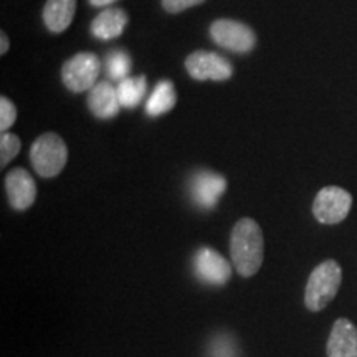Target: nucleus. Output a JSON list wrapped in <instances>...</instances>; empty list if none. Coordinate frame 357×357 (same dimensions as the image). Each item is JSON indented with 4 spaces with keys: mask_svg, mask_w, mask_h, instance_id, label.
<instances>
[{
    "mask_svg": "<svg viewBox=\"0 0 357 357\" xmlns=\"http://www.w3.org/2000/svg\"><path fill=\"white\" fill-rule=\"evenodd\" d=\"M230 255L240 276L252 278L258 273L263 263V234L255 220L242 218L235 223L230 235Z\"/></svg>",
    "mask_w": 357,
    "mask_h": 357,
    "instance_id": "obj_1",
    "label": "nucleus"
},
{
    "mask_svg": "<svg viewBox=\"0 0 357 357\" xmlns=\"http://www.w3.org/2000/svg\"><path fill=\"white\" fill-rule=\"evenodd\" d=\"M341 266L334 260L323 261L321 265L316 266L306 284L305 303L307 310H324L337 294V289L341 287Z\"/></svg>",
    "mask_w": 357,
    "mask_h": 357,
    "instance_id": "obj_2",
    "label": "nucleus"
},
{
    "mask_svg": "<svg viewBox=\"0 0 357 357\" xmlns=\"http://www.w3.org/2000/svg\"><path fill=\"white\" fill-rule=\"evenodd\" d=\"M68 160L65 141L55 132H45L30 147V162L42 177H55L63 171Z\"/></svg>",
    "mask_w": 357,
    "mask_h": 357,
    "instance_id": "obj_3",
    "label": "nucleus"
},
{
    "mask_svg": "<svg viewBox=\"0 0 357 357\" xmlns=\"http://www.w3.org/2000/svg\"><path fill=\"white\" fill-rule=\"evenodd\" d=\"M100 58L91 52H79L65 61L61 68V82L70 91H89L98 83L100 77Z\"/></svg>",
    "mask_w": 357,
    "mask_h": 357,
    "instance_id": "obj_4",
    "label": "nucleus"
},
{
    "mask_svg": "<svg viewBox=\"0 0 357 357\" xmlns=\"http://www.w3.org/2000/svg\"><path fill=\"white\" fill-rule=\"evenodd\" d=\"M211 37L218 47L235 53H248L255 48L257 35L242 22L220 19L211 25Z\"/></svg>",
    "mask_w": 357,
    "mask_h": 357,
    "instance_id": "obj_5",
    "label": "nucleus"
},
{
    "mask_svg": "<svg viewBox=\"0 0 357 357\" xmlns=\"http://www.w3.org/2000/svg\"><path fill=\"white\" fill-rule=\"evenodd\" d=\"M352 207L351 194L341 187L329 185L319 190L312 204V213L316 220L326 225L342 222L347 217Z\"/></svg>",
    "mask_w": 357,
    "mask_h": 357,
    "instance_id": "obj_6",
    "label": "nucleus"
},
{
    "mask_svg": "<svg viewBox=\"0 0 357 357\" xmlns=\"http://www.w3.org/2000/svg\"><path fill=\"white\" fill-rule=\"evenodd\" d=\"M185 70L197 82H205V79L227 82L234 75V66L225 56L204 50H197L187 56Z\"/></svg>",
    "mask_w": 357,
    "mask_h": 357,
    "instance_id": "obj_7",
    "label": "nucleus"
},
{
    "mask_svg": "<svg viewBox=\"0 0 357 357\" xmlns=\"http://www.w3.org/2000/svg\"><path fill=\"white\" fill-rule=\"evenodd\" d=\"M227 189L225 177L212 171H199L190 177V200L202 211H212Z\"/></svg>",
    "mask_w": 357,
    "mask_h": 357,
    "instance_id": "obj_8",
    "label": "nucleus"
},
{
    "mask_svg": "<svg viewBox=\"0 0 357 357\" xmlns=\"http://www.w3.org/2000/svg\"><path fill=\"white\" fill-rule=\"evenodd\" d=\"M194 273L205 284L222 287L231 276L230 263L212 248H199L194 255Z\"/></svg>",
    "mask_w": 357,
    "mask_h": 357,
    "instance_id": "obj_9",
    "label": "nucleus"
},
{
    "mask_svg": "<svg viewBox=\"0 0 357 357\" xmlns=\"http://www.w3.org/2000/svg\"><path fill=\"white\" fill-rule=\"evenodd\" d=\"M6 190L8 204L15 211L24 212L30 208L37 199V184L25 169H12L6 177Z\"/></svg>",
    "mask_w": 357,
    "mask_h": 357,
    "instance_id": "obj_10",
    "label": "nucleus"
},
{
    "mask_svg": "<svg viewBox=\"0 0 357 357\" xmlns=\"http://www.w3.org/2000/svg\"><path fill=\"white\" fill-rule=\"evenodd\" d=\"M88 108L98 119H111L123 106L113 84L109 82H98L88 91Z\"/></svg>",
    "mask_w": 357,
    "mask_h": 357,
    "instance_id": "obj_11",
    "label": "nucleus"
},
{
    "mask_svg": "<svg viewBox=\"0 0 357 357\" xmlns=\"http://www.w3.org/2000/svg\"><path fill=\"white\" fill-rule=\"evenodd\" d=\"M328 357H357V328L349 319L334 323L328 339Z\"/></svg>",
    "mask_w": 357,
    "mask_h": 357,
    "instance_id": "obj_12",
    "label": "nucleus"
},
{
    "mask_svg": "<svg viewBox=\"0 0 357 357\" xmlns=\"http://www.w3.org/2000/svg\"><path fill=\"white\" fill-rule=\"evenodd\" d=\"M128 25V15L121 8H106L91 22V35L100 40L118 38Z\"/></svg>",
    "mask_w": 357,
    "mask_h": 357,
    "instance_id": "obj_13",
    "label": "nucleus"
},
{
    "mask_svg": "<svg viewBox=\"0 0 357 357\" xmlns=\"http://www.w3.org/2000/svg\"><path fill=\"white\" fill-rule=\"evenodd\" d=\"M77 0H47L43 8V22L53 33L68 29L73 22Z\"/></svg>",
    "mask_w": 357,
    "mask_h": 357,
    "instance_id": "obj_14",
    "label": "nucleus"
},
{
    "mask_svg": "<svg viewBox=\"0 0 357 357\" xmlns=\"http://www.w3.org/2000/svg\"><path fill=\"white\" fill-rule=\"evenodd\" d=\"M176 101L177 95L174 83L169 82V79H160L154 86L149 100L146 102V113L153 116V118H158V116H162L167 111H171L174 105H176Z\"/></svg>",
    "mask_w": 357,
    "mask_h": 357,
    "instance_id": "obj_15",
    "label": "nucleus"
},
{
    "mask_svg": "<svg viewBox=\"0 0 357 357\" xmlns=\"http://www.w3.org/2000/svg\"><path fill=\"white\" fill-rule=\"evenodd\" d=\"M116 91H118L119 102H121L123 108L132 109L146 96L147 79L146 77H128L123 82H119Z\"/></svg>",
    "mask_w": 357,
    "mask_h": 357,
    "instance_id": "obj_16",
    "label": "nucleus"
},
{
    "mask_svg": "<svg viewBox=\"0 0 357 357\" xmlns=\"http://www.w3.org/2000/svg\"><path fill=\"white\" fill-rule=\"evenodd\" d=\"M131 71V56L123 50L111 52L106 58V73L114 82H123Z\"/></svg>",
    "mask_w": 357,
    "mask_h": 357,
    "instance_id": "obj_17",
    "label": "nucleus"
},
{
    "mask_svg": "<svg viewBox=\"0 0 357 357\" xmlns=\"http://www.w3.org/2000/svg\"><path fill=\"white\" fill-rule=\"evenodd\" d=\"M208 357H240L230 334H217L208 346Z\"/></svg>",
    "mask_w": 357,
    "mask_h": 357,
    "instance_id": "obj_18",
    "label": "nucleus"
},
{
    "mask_svg": "<svg viewBox=\"0 0 357 357\" xmlns=\"http://www.w3.org/2000/svg\"><path fill=\"white\" fill-rule=\"evenodd\" d=\"M20 147L22 142L15 134L2 132V136H0V164H2V167H6L20 153Z\"/></svg>",
    "mask_w": 357,
    "mask_h": 357,
    "instance_id": "obj_19",
    "label": "nucleus"
},
{
    "mask_svg": "<svg viewBox=\"0 0 357 357\" xmlns=\"http://www.w3.org/2000/svg\"><path fill=\"white\" fill-rule=\"evenodd\" d=\"M17 109L8 98H0V131L7 132V129L15 123Z\"/></svg>",
    "mask_w": 357,
    "mask_h": 357,
    "instance_id": "obj_20",
    "label": "nucleus"
},
{
    "mask_svg": "<svg viewBox=\"0 0 357 357\" xmlns=\"http://www.w3.org/2000/svg\"><path fill=\"white\" fill-rule=\"evenodd\" d=\"M205 0H162V7L171 13L184 12L185 8H190L194 6H200Z\"/></svg>",
    "mask_w": 357,
    "mask_h": 357,
    "instance_id": "obj_21",
    "label": "nucleus"
},
{
    "mask_svg": "<svg viewBox=\"0 0 357 357\" xmlns=\"http://www.w3.org/2000/svg\"><path fill=\"white\" fill-rule=\"evenodd\" d=\"M114 2H118V0H89V3H91L93 7H108L113 6Z\"/></svg>",
    "mask_w": 357,
    "mask_h": 357,
    "instance_id": "obj_22",
    "label": "nucleus"
},
{
    "mask_svg": "<svg viewBox=\"0 0 357 357\" xmlns=\"http://www.w3.org/2000/svg\"><path fill=\"white\" fill-rule=\"evenodd\" d=\"M0 43H2V47H0V53H2V55H6L8 50V38L3 32H2V35H0Z\"/></svg>",
    "mask_w": 357,
    "mask_h": 357,
    "instance_id": "obj_23",
    "label": "nucleus"
}]
</instances>
